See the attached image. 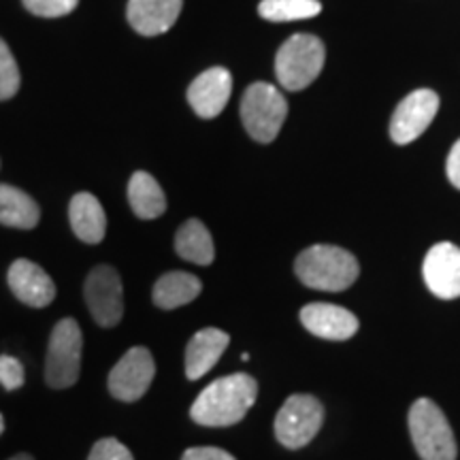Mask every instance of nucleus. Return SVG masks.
Segmentation results:
<instances>
[{
	"instance_id": "obj_1",
	"label": "nucleus",
	"mask_w": 460,
	"mask_h": 460,
	"mask_svg": "<svg viewBox=\"0 0 460 460\" xmlns=\"http://www.w3.org/2000/svg\"><path fill=\"white\" fill-rule=\"evenodd\" d=\"M256 396L258 384L247 373L220 377L197 396L190 418L200 427H233L252 410Z\"/></svg>"
},
{
	"instance_id": "obj_2",
	"label": "nucleus",
	"mask_w": 460,
	"mask_h": 460,
	"mask_svg": "<svg viewBox=\"0 0 460 460\" xmlns=\"http://www.w3.org/2000/svg\"><path fill=\"white\" fill-rule=\"evenodd\" d=\"M296 278L307 288L341 292L358 279L360 267L354 254L337 245H312L295 262Z\"/></svg>"
},
{
	"instance_id": "obj_3",
	"label": "nucleus",
	"mask_w": 460,
	"mask_h": 460,
	"mask_svg": "<svg viewBox=\"0 0 460 460\" xmlns=\"http://www.w3.org/2000/svg\"><path fill=\"white\" fill-rule=\"evenodd\" d=\"M326 60L324 43L315 34H295L275 56V75L281 88L298 92L315 82Z\"/></svg>"
},
{
	"instance_id": "obj_4",
	"label": "nucleus",
	"mask_w": 460,
	"mask_h": 460,
	"mask_svg": "<svg viewBox=\"0 0 460 460\" xmlns=\"http://www.w3.org/2000/svg\"><path fill=\"white\" fill-rule=\"evenodd\" d=\"M410 433L422 460H456V439L446 413L430 399H418L410 410Z\"/></svg>"
},
{
	"instance_id": "obj_5",
	"label": "nucleus",
	"mask_w": 460,
	"mask_h": 460,
	"mask_svg": "<svg viewBox=\"0 0 460 460\" xmlns=\"http://www.w3.org/2000/svg\"><path fill=\"white\" fill-rule=\"evenodd\" d=\"M288 102L284 94L271 84H252L241 101V119L247 135L258 143H271L278 139L281 126L286 122Z\"/></svg>"
},
{
	"instance_id": "obj_6",
	"label": "nucleus",
	"mask_w": 460,
	"mask_h": 460,
	"mask_svg": "<svg viewBox=\"0 0 460 460\" xmlns=\"http://www.w3.org/2000/svg\"><path fill=\"white\" fill-rule=\"evenodd\" d=\"M84 335L77 320L65 318L54 326L45 360V382L48 386L62 390L71 388L82 371Z\"/></svg>"
},
{
	"instance_id": "obj_7",
	"label": "nucleus",
	"mask_w": 460,
	"mask_h": 460,
	"mask_svg": "<svg viewBox=\"0 0 460 460\" xmlns=\"http://www.w3.org/2000/svg\"><path fill=\"white\" fill-rule=\"evenodd\" d=\"M324 407L312 394H292L275 418V437L284 447L298 450L318 435Z\"/></svg>"
},
{
	"instance_id": "obj_8",
	"label": "nucleus",
	"mask_w": 460,
	"mask_h": 460,
	"mask_svg": "<svg viewBox=\"0 0 460 460\" xmlns=\"http://www.w3.org/2000/svg\"><path fill=\"white\" fill-rule=\"evenodd\" d=\"M84 296L92 318L102 329L119 324L124 315V290L119 273L109 264L92 269L84 286Z\"/></svg>"
},
{
	"instance_id": "obj_9",
	"label": "nucleus",
	"mask_w": 460,
	"mask_h": 460,
	"mask_svg": "<svg viewBox=\"0 0 460 460\" xmlns=\"http://www.w3.org/2000/svg\"><path fill=\"white\" fill-rule=\"evenodd\" d=\"M156 376V362L147 348H132L109 373V393L118 401H139Z\"/></svg>"
},
{
	"instance_id": "obj_10",
	"label": "nucleus",
	"mask_w": 460,
	"mask_h": 460,
	"mask_svg": "<svg viewBox=\"0 0 460 460\" xmlns=\"http://www.w3.org/2000/svg\"><path fill=\"white\" fill-rule=\"evenodd\" d=\"M439 109V96L433 90H416L405 96L390 119V137L399 146L416 141L429 128Z\"/></svg>"
},
{
	"instance_id": "obj_11",
	"label": "nucleus",
	"mask_w": 460,
	"mask_h": 460,
	"mask_svg": "<svg viewBox=\"0 0 460 460\" xmlns=\"http://www.w3.org/2000/svg\"><path fill=\"white\" fill-rule=\"evenodd\" d=\"M422 275L429 290L435 296L452 298L460 296V247L454 243H437L429 250L422 264Z\"/></svg>"
},
{
	"instance_id": "obj_12",
	"label": "nucleus",
	"mask_w": 460,
	"mask_h": 460,
	"mask_svg": "<svg viewBox=\"0 0 460 460\" xmlns=\"http://www.w3.org/2000/svg\"><path fill=\"white\" fill-rule=\"evenodd\" d=\"M233 94V75L224 66L207 68L188 88V102L194 113L203 119H211L224 111Z\"/></svg>"
},
{
	"instance_id": "obj_13",
	"label": "nucleus",
	"mask_w": 460,
	"mask_h": 460,
	"mask_svg": "<svg viewBox=\"0 0 460 460\" xmlns=\"http://www.w3.org/2000/svg\"><path fill=\"white\" fill-rule=\"evenodd\" d=\"M301 322L312 335L345 341L358 332L360 322L349 309L332 303H309L301 309Z\"/></svg>"
},
{
	"instance_id": "obj_14",
	"label": "nucleus",
	"mask_w": 460,
	"mask_h": 460,
	"mask_svg": "<svg viewBox=\"0 0 460 460\" xmlns=\"http://www.w3.org/2000/svg\"><path fill=\"white\" fill-rule=\"evenodd\" d=\"M7 281L17 301L28 305V307H48L56 298L54 279L37 262L26 261V258H20L11 264Z\"/></svg>"
},
{
	"instance_id": "obj_15",
	"label": "nucleus",
	"mask_w": 460,
	"mask_h": 460,
	"mask_svg": "<svg viewBox=\"0 0 460 460\" xmlns=\"http://www.w3.org/2000/svg\"><path fill=\"white\" fill-rule=\"evenodd\" d=\"M181 4V0H128V22L143 37H158L171 31Z\"/></svg>"
},
{
	"instance_id": "obj_16",
	"label": "nucleus",
	"mask_w": 460,
	"mask_h": 460,
	"mask_svg": "<svg viewBox=\"0 0 460 460\" xmlns=\"http://www.w3.org/2000/svg\"><path fill=\"white\" fill-rule=\"evenodd\" d=\"M228 332L220 329H203L190 339L186 348V377L200 379L209 373L222 358L224 349L228 348Z\"/></svg>"
},
{
	"instance_id": "obj_17",
	"label": "nucleus",
	"mask_w": 460,
	"mask_h": 460,
	"mask_svg": "<svg viewBox=\"0 0 460 460\" xmlns=\"http://www.w3.org/2000/svg\"><path fill=\"white\" fill-rule=\"evenodd\" d=\"M68 217H71L73 233L84 243H101L107 233V216L101 200L90 192H79L71 199L68 205Z\"/></svg>"
},
{
	"instance_id": "obj_18",
	"label": "nucleus",
	"mask_w": 460,
	"mask_h": 460,
	"mask_svg": "<svg viewBox=\"0 0 460 460\" xmlns=\"http://www.w3.org/2000/svg\"><path fill=\"white\" fill-rule=\"evenodd\" d=\"M200 290H203V284L197 275L171 271L156 281L152 298L160 309H177L192 303L200 295Z\"/></svg>"
},
{
	"instance_id": "obj_19",
	"label": "nucleus",
	"mask_w": 460,
	"mask_h": 460,
	"mask_svg": "<svg viewBox=\"0 0 460 460\" xmlns=\"http://www.w3.org/2000/svg\"><path fill=\"white\" fill-rule=\"evenodd\" d=\"M41 220V209L24 190L0 183V224L31 230Z\"/></svg>"
},
{
	"instance_id": "obj_20",
	"label": "nucleus",
	"mask_w": 460,
	"mask_h": 460,
	"mask_svg": "<svg viewBox=\"0 0 460 460\" xmlns=\"http://www.w3.org/2000/svg\"><path fill=\"white\" fill-rule=\"evenodd\" d=\"M128 203L141 220L160 217L166 209V199L160 183L146 171H137L128 181Z\"/></svg>"
},
{
	"instance_id": "obj_21",
	"label": "nucleus",
	"mask_w": 460,
	"mask_h": 460,
	"mask_svg": "<svg viewBox=\"0 0 460 460\" xmlns=\"http://www.w3.org/2000/svg\"><path fill=\"white\" fill-rule=\"evenodd\" d=\"M175 252L183 261L200 264V267H207L216 258L214 239L200 220H188L181 224L175 234Z\"/></svg>"
},
{
	"instance_id": "obj_22",
	"label": "nucleus",
	"mask_w": 460,
	"mask_h": 460,
	"mask_svg": "<svg viewBox=\"0 0 460 460\" xmlns=\"http://www.w3.org/2000/svg\"><path fill=\"white\" fill-rule=\"evenodd\" d=\"M318 0H262L258 13L269 22H298L320 15Z\"/></svg>"
},
{
	"instance_id": "obj_23",
	"label": "nucleus",
	"mask_w": 460,
	"mask_h": 460,
	"mask_svg": "<svg viewBox=\"0 0 460 460\" xmlns=\"http://www.w3.org/2000/svg\"><path fill=\"white\" fill-rule=\"evenodd\" d=\"M20 90V68L7 43L0 39V101H9Z\"/></svg>"
},
{
	"instance_id": "obj_24",
	"label": "nucleus",
	"mask_w": 460,
	"mask_h": 460,
	"mask_svg": "<svg viewBox=\"0 0 460 460\" xmlns=\"http://www.w3.org/2000/svg\"><path fill=\"white\" fill-rule=\"evenodd\" d=\"M79 4V0H24V7L39 17L68 15Z\"/></svg>"
},
{
	"instance_id": "obj_25",
	"label": "nucleus",
	"mask_w": 460,
	"mask_h": 460,
	"mask_svg": "<svg viewBox=\"0 0 460 460\" xmlns=\"http://www.w3.org/2000/svg\"><path fill=\"white\" fill-rule=\"evenodd\" d=\"M24 365L20 360L13 356H0V386L7 393H13V390L24 386Z\"/></svg>"
},
{
	"instance_id": "obj_26",
	"label": "nucleus",
	"mask_w": 460,
	"mask_h": 460,
	"mask_svg": "<svg viewBox=\"0 0 460 460\" xmlns=\"http://www.w3.org/2000/svg\"><path fill=\"white\" fill-rule=\"evenodd\" d=\"M88 460H135L128 447L122 441L107 437V439H99L92 447Z\"/></svg>"
},
{
	"instance_id": "obj_27",
	"label": "nucleus",
	"mask_w": 460,
	"mask_h": 460,
	"mask_svg": "<svg viewBox=\"0 0 460 460\" xmlns=\"http://www.w3.org/2000/svg\"><path fill=\"white\" fill-rule=\"evenodd\" d=\"M181 460H237L233 454L226 450H220V447H190V450L183 452Z\"/></svg>"
},
{
	"instance_id": "obj_28",
	"label": "nucleus",
	"mask_w": 460,
	"mask_h": 460,
	"mask_svg": "<svg viewBox=\"0 0 460 460\" xmlns=\"http://www.w3.org/2000/svg\"><path fill=\"white\" fill-rule=\"evenodd\" d=\"M446 171H447V180L452 181V186L460 190V139L454 143V147L450 149Z\"/></svg>"
},
{
	"instance_id": "obj_29",
	"label": "nucleus",
	"mask_w": 460,
	"mask_h": 460,
	"mask_svg": "<svg viewBox=\"0 0 460 460\" xmlns=\"http://www.w3.org/2000/svg\"><path fill=\"white\" fill-rule=\"evenodd\" d=\"M9 460H34L31 454H17V456H13V458H9Z\"/></svg>"
},
{
	"instance_id": "obj_30",
	"label": "nucleus",
	"mask_w": 460,
	"mask_h": 460,
	"mask_svg": "<svg viewBox=\"0 0 460 460\" xmlns=\"http://www.w3.org/2000/svg\"><path fill=\"white\" fill-rule=\"evenodd\" d=\"M3 430H4V418L3 413H0V435H3Z\"/></svg>"
}]
</instances>
